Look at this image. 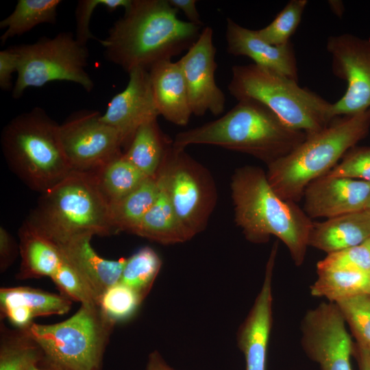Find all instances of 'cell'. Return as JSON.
<instances>
[{
    "label": "cell",
    "mask_w": 370,
    "mask_h": 370,
    "mask_svg": "<svg viewBox=\"0 0 370 370\" xmlns=\"http://www.w3.org/2000/svg\"><path fill=\"white\" fill-rule=\"evenodd\" d=\"M168 0H132L124 16L99 40L106 58L127 73L149 71L156 64L187 51L197 40L200 26L177 16Z\"/></svg>",
    "instance_id": "obj_1"
},
{
    "label": "cell",
    "mask_w": 370,
    "mask_h": 370,
    "mask_svg": "<svg viewBox=\"0 0 370 370\" xmlns=\"http://www.w3.org/2000/svg\"><path fill=\"white\" fill-rule=\"evenodd\" d=\"M236 224L245 238L262 243L275 236L287 247L297 266L304 261L313 222L296 202L282 199L258 166L237 169L231 181Z\"/></svg>",
    "instance_id": "obj_2"
},
{
    "label": "cell",
    "mask_w": 370,
    "mask_h": 370,
    "mask_svg": "<svg viewBox=\"0 0 370 370\" xmlns=\"http://www.w3.org/2000/svg\"><path fill=\"white\" fill-rule=\"evenodd\" d=\"M306 136L262 103L243 99L221 118L180 132L173 146L184 149L190 145H215L249 154L269 164L290 153Z\"/></svg>",
    "instance_id": "obj_3"
},
{
    "label": "cell",
    "mask_w": 370,
    "mask_h": 370,
    "mask_svg": "<svg viewBox=\"0 0 370 370\" xmlns=\"http://www.w3.org/2000/svg\"><path fill=\"white\" fill-rule=\"evenodd\" d=\"M370 129V108L352 116L335 117L293 151L269 164L267 180L282 199L294 202L313 180L329 173L340 159L365 138Z\"/></svg>",
    "instance_id": "obj_4"
},
{
    "label": "cell",
    "mask_w": 370,
    "mask_h": 370,
    "mask_svg": "<svg viewBox=\"0 0 370 370\" xmlns=\"http://www.w3.org/2000/svg\"><path fill=\"white\" fill-rule=\"evenodd\" d=\"M26 221L56 245L79 237L114 234L109 204L92 172L71 171L42 193Z\"/></svg>",
    "instance_id": "obj_5"
},
{
    "label": "cell",
    "mask_w": 370,
    "mask_h": 370,
    "mask_svg": "<svg viewBox=\"0 0 370 370\" xmlns=\"http://www.w3.org/2000/svg\"><path fill=\"white\" fill-rule=\"evenodd\" d=\"M1 142L10 167L34 190L48 191L73 171L62 145L60 125L40 108L11 120Z\"/></svg>",
    "instance_id": "obj_6"
},
{
    "label": "cell",
    "mask_w": 370,
    "mask_h": 370,
    "mask_svg": "<svg viewBox=\"0 0 370 370\" xmlns=\"http://www.w3.org/2000/svg\"><path fill=\"white\" fill-rule=\"evenodd\" d=\"M238 101L253 99L271 110L288 127L312 135L335 118L332 103L298 82L254 63L232 68L228 84Z\"/></svg>",
    "instance_id": "obj_7"
},
{
    "label": "cell",
    "mask_w": 370,
    "mask_h": 370,
    "mask_svg": "<svg viewBox=\"0 0 370 370\" xmlns=\"http://www.w3.org/2000/svg\"><path fill=\"white\" fill-rule=\"evenodd\" d=\"M116 323L99 305L82 304L69 319L53 324L33 323L27 329L43 352L44 370H101Z\"/></svg>",
    "instance_id": "obj_8"
},
{
    "label": "cell",
    "mask_w": 370,
    "mask_h": 370,
    "mask_svg": "<svg viewBox=\"0 0 370 370\" xmlns=\"http://www.w3.org/2000/svg\"><path fill=\"white\" fill-rule=\"evenodd\" d=\"M18 55L17 78L12 97L20 98L29 87L53 81H67L90 92L94 84L86 71L88 51L71 32L43 37L32 44L13 46Z\"/></svg>",
    "instance_id": "obj_9"
},
{
    "label": "cell",
    "mask_w": 370,
    "mask_h": 370,
    "mask_svg": "<svg viewBox=\"0 0 370 370\" xmlns=\"http://www.w3.org/2000/svg\"><path fill=\"white\" fill-rule=\"evenodd\" d=\"M175 211L195 236L204 230L215 203V190L206 171L184 149L172 146L158 171Z\"/></svg>",
    "instance_id": "obj_10"
},
{
    "label": "cell",
    "mask_w": 370,
    "mask_h": 370,
    "mask_svg": "<svg viewBox=\"0 0 370 370\" xmlns=\"http://www.w3.org/2000/svg\"><path fill=\"white\" fill-rule=\"evenodd\" d=\"M101 116L99 111L82 110L60 125L62 145L73 171L93 172L123 154L119 134Z\"/></svg>",
    "instance_id": "obj_11"
},
{
    "label": "cell",
    "mask_w": 370,
    "mask_h": 370,
    "mask_svg": "<svg viewBox=\"0 0 370 370\" xmlns=\"http://www.w3.org/2000/svg\"><path fill=\"white\" fill-rule=\"evenodd\" d=\"M326 48L332 70L347 82L343 96L332 103L334 117L352 116L370 108V38L344 34L330 36Z\"/></svg>",
    "instance_id": "obj_12"
},
{
    "label": "cell",
    "mask_w": 370,
    "mask_h": 370,
    "mask_svg": "<svg viewBox=\"0 0 370 370\" xmlns=\"http://www.w3.org/2000/svg\"><path fill=\"white\" fill-rule=\"evenodd\" d=\"M345 320L335 303H321L301 322V345L321 370H352L353 345Z\"/></svg>",
    "instance_id": "obj_13"
},
{
    "label": "cell",
    "mask_w": 370,
    "mask_h": 370,
    "mask_svg": "<svg viewBox=\"0 0 370 370\" xmlns=\"http://www.w3.org/2000/svg\"><path fill=\"white\" fill-rule=\"evenodd\" d=\"M216 49L213 30L206 27L196 42L178 60L185 81L193 114L202 116L207 112L217 116L223 112L225 97L217 86L214 73Z\"/></svg>",
    "instance_id": "obj_14"
},
{
    "label": "cell",
    "mask_w": 370,
    "mask_h": 370,
    "mask_svg": "<svg viewBox=\"0 0 370 370\" xmlns=\"http://www.w3.org/2000/svg\"><path fill=\"white\" fill-rule=\"evenodd\" d=\"M124 90L114 95L101 120L119 134L128 147L137 130L160 115L154 100L149 71L136 68L128 73Z\"/></svg>",
    "instance_id": "obj_15"
},
{
    "label": "cell",
    "mask_w": 370,
    "mask_h": 370,
    "mask_svg": "<svg viewBox=\"0 0 370 370\" xmlns=\"http://www.w3.org/2000/svg\"><path fill=\"white\" fill-rule=\"evenodd\" d=\"M304 211L310 219H330L365 210L370 199V182L323 175L305 188Z\"/></svg>",
    "instance_id": "obj_16"
},
{
    "label": "cell",
    "mask_w": 370,
    "mask_h": 370,
    "mask_svg": "<svg viewBox=\"0 0 370 370\" xmlns=\"http://www.w3.org/2000/svg\"><path fill=\"white\" fill-rule=\"evenodd\" d=\"M278 243L272 247L262 286L238 334V345L243 353L245 370H265L272 322V276Z\"/></svg>",
    "instance_id": "obj_17"
},
{
    "label": "cell",
    "mask_w": 370,
    "mask_h": 370,
    "mask_svg": "<svg viewBox=\"0 0 370 370\" xmlns=\"http://www.w3.org/2000/svg\"><path fill=\"white\" fill-rule=\"evenodd\" d=\"M227 52L253 60L254 64L298 82L297 64L291 42L272 45L258 34L257 30L244 27L232 19L226 20Z\"/></svg>",
    "instance_id": "obj_18"
},
{
    "label": "cell",
    "mask_w": 370,
    "mask_h": 370,
    "mask_svg": "<svg viewBox=\"0 0 370 370\" xmlns=\"http://www.w3.org/2000/svg\"><path fill=\"white\" fill-rule=\"evenodd\" d=\"M92 237H79L57 246L63 259L84 281L99 304L104 293L120 282L127 258L112 260L101 257L91 246Z\"/></svg>",
    "instance_id": "obj_19"
},
{
    "label": "cell",
    "mask_w": 370,
    "mask_h": 370,
    "mask_svg": "<svg viewBox=\"0 0 370 370\" xmlns=\"http://www.w3.org/2000/svg\"><path fill=\"white\" fill-rule=\"evenodd\" d=\"M149 73L159 114L177 125H187L193 114L178 62H160L149 70Z\"/></svg>",
    "instance_id": "obj_20"
},
{
    "label": "cell",
    "mask_w": 370,
    "mask_h": 370,
    "mask_svg": "<svg viewBox=\"0 0 370 370\" xmlns=\"http://www.w3.org/2000/svg\"><path fill=\"white\" fill-rule=\"evenodd\" d=\"M370 238V211L362 210L313 223L308 246L331 254L363 244Z\"/></svg>",
    "instance_id": "obj_21"
},
{
    "label": "cell",
    "mask_w": 370,
    "mask_h": 370,
    "mask_svg": "<svg viewBox=\"0 0 370 370\" xmlns=\"http://www.w3.org/2000/svg\"><path fill=\"white\" fill-rule=\"evenodd\" d=\"M159 193L153 204L132 234L163 245L183 243L194 236L185 227L169 198L161 174H157Z\"/></svg>",
    "instance_id": "obj_22"
},
{
    "label": "cell",
    "mask_w": 370,
    "mask_h": 370,
    "mask_svg": "<svg viewBox=\"0 0 370 370\" xmlns=\"http://www.w3.org/2000/svg\"><path fill=\"white\" fill-rule=\"evenodd\" d=\"M21 258L18 280L51 278L62 262L58 246L34 229L26 221L18 230Z\"/></svg>",
    "instance_id": "obj_23"
},
{
    "label": "cell",
    "mask_w": 370,
    "mask_h": 370,
    "mask_svg": "<svg viewBox=\"0 0 370 370\" xmlns=\"http://www.w3.org/2000/svg\"><path fill=\"white\" fill-rule=\"evenodd\" d=\"M172 144L162 134L155 119L137 130L123 154L146 176L154 177Z\"/></svg>",
    "instance_id": "obj_24"
},
{
    "label": "cell",
    "mask_w": 370,
    "mask_h": 370,
    "mask_svg": "<svg viewBox=\"0 0 370 370\" xmlns=\"http://www.w3.org/2000/svg\"><path fill=\"white\" fill-rule=\"evenodd\" d=\"M159 193L158 176L147 177L140 186L124 197L109 204L113 233H132L153 204Z\"/></svg>",
    "instance_id": "obj_25"
},
{
    "label": "cell",
    "mask_w": 370,
    "mask_h": 370,
    "mask_svg": "<svg viewBox=\"0 0 370 370\" xmlns=\"http://www.w3.org/2000/svg\"><path fill=\"white\" fill-rule=\"evenodd\" d=\"M42 359V350L27 328L10 329L1 322L0 370H29Z\"/></svg>",
    "instance_id": "obj_26"
},
{
    "label": "cell",
    "mask_w": 370,
    "mask_h": 370,
    "mask_svg": "<svg viewBox=\"0 0 370 370\" xmlns=\"http://www.w3.org/2000/svg\"><path fill=\"white\" fill-rule=\"evenodd\" d=\"M19 306L29 308L36 318L66 314L71 308L72 301L61 294L29 286L0 288V311Z\"/></svg>",
    "instance_id": "obj_27"
},
{
    "label": "cell",
    "mask_w": 370,
    "mask_h": 370,
    "mask_svg": "<svg viewBox=\"0 0 370 370\" xmlns=\"http://www.w3.org/2000/svg\"><path fill=\"white\" fill-rule=\"evenodd\" d=\"M92 173L100 191L108 204L127 195L148 177L123 153Z\"/></svg>",
    "instance_id": "obj_28"
},
{
    "label": "cell",
    "mask_w": 370,
    "mask_h": 370,
    "mask_svg": "<svg viewBox=\"0 0 370 370\" xmlns=\"http://www.w3.org/2000/svg\"><path fill=\"white\" fill-rule=\"evenodd\" d=\"M61 3L60 0H18L14 11L0 22V27L6 29L0 37L2 44L38 25L55 24Z\"/></svg>",
    "instance_id": "obj_29"
},
{
    "label": "cell",
    "mask_w": 370,
    "mask_h": 370,
    "mask_svg": "<svg viewBox=\"0 0 370 370\" xmlns=\"http://www.w3.org/2000/svg\"><path fill=\"white\" fill-rule=\"evenodd\" d=\"M318 278L310 287L312 296L323 297L330 302L367 293L370 272L350 271H317Z\"/></svg>",
    "instance_id": "obj_30"
},
{
    "label": "cell",
    "mask_w": 370,
    "mask_h": 370,
    "mask_svg": "<svg viewBox=\"0 0 370 370\" xmlns=\"http://www.w3.org/2000/svg\"><path fill=\"white\" fill-rule=\"evenodd\" d=\"M161 265L160 256L152 248L142 247L126 259L119 282L132 288L145 299Z\"/></svg>",
    "instance_id": "obj_31"
},
{
    "label": "cell",
    "mask_w": 370,
    "mask_h": 370,
    "mask_svg": "<svg viewBox=\"0 0 370 370\" xmlns=\"http://www.w3.org/2000/svg\"><path fill=\"white\" fill-rule=\"evenodd\" d=\"M307 0H291L277 14L268 25L258 29L259 36L272 45H282L290 41V38L296 31Z\"/></svg>",
    "instance_id": "obj_32"
},
{
    "label": "cell",
    "mask_w": 370,
    "mask_h": 370,
    "mask_svg": "<svg viewBox=\"0 0 370 370\" xmlns=\"http://www.w3.org/2000/svg\"><path fill=\"white\" fill-rule=\"evenodd\" d=\"M359 345L370 346V294L360 293L335 303Z\"/></svg>",
    "instance_id": "obj_33"
},
{
    "label": "cell",
    "mask_w": 370,
    "mask_h": 370,
    "mask_svg": "<svg viewBox=\"0 0 370 370\" xmlns=\"http://www.w3.org/2000/svg\"><path fill=\"white\" fill-rule=\"evenodd\" d=\"M143 299L134 290L119 282L104 293L100 299L99 306L116 323L131 318Z\"/></svg>",
    "instance_id": "obj_34"
},
{
    "label": "cell",
    "mask_w": 370,
    "mask_h": 370,
    "mask_svg": "<svg viewBox=\"0 0 370 370\" xmlns=\"http://www.w3.org/2000/svg\"><path fill=\"white\" fill-rule=\"evenodd\" d=\"M317 271L370 272V250L363 243L328 254L317 262Z\"/></svg>",
    "instance_id": "obj_35"
},
{
    "label": "cell",
    "mask_w": 370,
    "mask_h": 370,
    "mask_svg": "<svg viewBox=\"0 0 370 370\" xmlns=\"http://www.w3.org/2000/svg\"><path fill=\"white\" fill-rule=\"evenodd\" d=\"M50 278L60 294L70 300L79 302L81 305H99L89 287L63 258L60 266Z\"/></svg>",
    "instance_id": "obj_36"
},
{
    "label": "cell",
    "mask_w": 370,
    "mask_h": 370,
    "mask_svg": "<svg viewBox=\"0 0 370 370\" xmlns=\"http://www.w3.org/2000/svg\"><path fill=\"white\" fill-rule=\"evenodd\" d=\"M325 175L370 182V147H352Z\"/></svg>",
    "instance_id": "obj_37"
},
{
    "label": "cell",
    "mask_w": 370,
    "mask_h": 370,
    "mask_svg": "<svg viewBox=\"0 0 370 370\" xmlns=\"http://www.w3.org/2000/svg\"><path fill=\"white\" fill-rule=\"evenodd\" d=\"M132 0H81L75 9L77 40L84 45L90 39H97L91 33L89 26L93 11L98 6H104L110 12L119 8L127 10L132 5Z\"/></svg>",
    "instance_id": "obj_38"
},
{
    "label": "cell",
    "mask_w": 370,
    "mask_h": 370,
    "mask_svg": "<svg viewBox=\"0 0 370 370\" xmlns=\"http://www.w3.org/2000/svg\"><path fill=\"white\" fill-rule=\"evenodd\" d=\"M18 70V55L13 46L0 51V87L10 90L12 76Z\"/></svg>",
    "instance_id": "obj_39"
},
{
    "label": "cell",
    "mask_w": 370,
    "mask_h": 370,
    "mask_svg": "<svg viewBox=\"0 0 370 370\" xmlns=\"http://www.w3.org/2000/svg\"><path fill=\"white\" fill-rule=\"evenodd\" d=\"M19 246L3 227H0V270L4 272L14 262Z\"/></svg>",
    "instance_id": "obj_40"
},
{
    "label": "cell",
    "mask_w": 370,
    "mask_h": 370,
    "mask_svg": "<svg viewBox=\"0 0 370 370\" xmlns=\"http://www.w3.org/2000/svg\"><path fill=\"white\" fill-rule=\"evenodd\" d=\"M169 3L176 10H181L189 20V22L201 26L202 22L200 20L199 14L197 11L195 0H168Z\"/></svg>",
    "instance_id": "obj_41"
},
{
    "label": "cell",
    "mask_w": 370,
    "mask_h": 370,
    "mask_svg": "<svg viewBox=\"0 0 370 370\" xmlns=\"http://www.w3.org/2000/svg\"><path fill=\"white\" fill-rule=\"evenodd\" d=\"M146 370H174L163 359L158 351L151 352L149 357Z\"/></svg>",
    "instance_id": "obj_42"
},
{
    "label": "cell",
    "mask_w": 370,
    "mask_h": 370,
    "mask_svg": "<svg viewBox=\"0 0 370 370\" xmlns=\"http://www.w3.org/2000/svg\"><path fill=\"white\" fill-rule=\"evenodd\" d=\"M358 362L360 370H370V360L367 349L358 344Z\"/></svg>",
    "instance_id": "obj_43"
},
{
    "label": "cell",
    "mask_w": 370,
    "mask_h": 370,
    "mask_svg": "<svg viewBox=\"0 0 370 370\" xmlns=\"http://www.w3.org/2000/svg\"><path fill=\"white\" fill-rule=\"evenodd\" d=\"M329 5H330V8L333 11L334 14L337 15L338 16H341L344 12V6L341 1H328Z\"/></svg>",
    "instance_id": "obj_44"
},
{
    "label": "cell",
    "mask_w": 370,
    "mask_h": 370,
    "mask_svg": "<svg viewBox=\"0 0 370 370\" xmlns=\"http://www.w3.org/2000/svg\"><path fill=\"white\" fill-rule=\"evenodd\" d=\"M364 244L368 247V249L370 250V238L367 240Z\"/></svg>",
    "instance_id": "obj_45"
},
{
    "label": "cell",
    "mask_w": 370,
    "mask_h": 370,
    "mask_svg": "<svg viewBox=\"0 0 370 370\" xmlns=\"http://www.w3.org/2000/svg\"><path fill=\"white\" fill-rule=\"evenodd\" d=\"M29 370H44L40 368L38 366H34Z\"/></svg>",
    "instance_id": "obj_46"
},
{
    "label": "cell",
    "mask_w": 370,
    "mask_h": 370,
    "mask_svg": "<svg viewBox=\"0 0 370 370\" xmlns=\"http://www.w3.org/2000/svg\"><path fill=\"white\" fill-rule=\"evenodd\" d=\"M366 349H367V353H368V356H369V360H370V346L369 347H365Z\"/></svg>",
    "instance_id": "obj_47"
},
{
    "label": "cell",
    "mask_w": 370,
    "mask_h": 370,
    "mask_svg": "<svg viewBox=\"0 0 370 370\" xmlns=\"http://www.w3.org/2000/svg\"><path fill=\"white\" fill-rule=\"evenodd\" d=\"M365 209L370 211V199H369V201H368V203H367V205Z\"/></svg>",
    "instance_id": "obj_48"
},
{
    "label": "cell",
    "mask_w": 370,
    "mask_h": 370,
    "mask_svg": "<svg viewBox=\"0 0 370 370\" xmlns=\"http://www.w3.org/2000/svg\"><path fill=\"white\" fill-rule=\"evenodd\" d=\"M367 293H368L370 294V284H369V287H368V289H367Z\"/></svg>",
    "instance_id": "obj_49"
}]
</instances>
